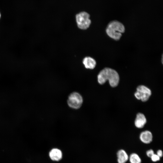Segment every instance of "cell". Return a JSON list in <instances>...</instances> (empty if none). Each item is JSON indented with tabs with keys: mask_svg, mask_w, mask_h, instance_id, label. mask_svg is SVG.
<instances>
[{
	"mask_svg": "<svg viewBox=\"0 0 163 163\" xmlns=\"http://www.w3.org/2000/svg\"><path fill=\"white\" fill-rule=\"evenodd\" d=\"M119 76L118 73L114 69L105 68L101 70L97 75V81L101 85L104 84L108 80L110 85L116 87L119 81Z\"/></svg>",
	"mask_w": 163,
	"mask_h": 163,
	"instance_id": "cell-1",
	"label": "cell"
},
{
	"mask_svg": "<svg viewBox=\"0 0 163 163\" xmlns=\"http://www.w3.org/2000/svg\"><path fill=\"white\" fill-rule=\"evenodd\" d=\"M123 25L117 21H111L109 23L106 28L107 35L115 40H118L122 36V34L125 31Z\"/></svg>",
	"mask_w": 163,
	"mask_h": 163,
	"instance_id": "cell-2",
	"label": "cell"
},
{
	"mask_svg": "<svg viewBox=\"0 0 163 163\" xmlns=\"http://www.w3.org/2000/svg\"><path fill=\"white\" fill-rule=\"evenodd\" d=\"M76 20L78 27L81 29H86L91 24L89 14L85 11L77 14L76 16Z\"/></svg>",
	"mask_w": 163,
	"mask_h": 163,
	"instance_id": "cell-3",
	"label": "cell"
},
{
	"mask_svg": "<svg viewBox=\"0 0 163 163\" xmlns=\"http://www.w3.org/2000/svg\"><path fill=\"white\" fill-rule=\"evenodd\" d=\"M67 102L69 107L77 109L81 106L83 102V99L79 93L76 92H73L69 95Z\"/></svg>",
	"mask_w": 163,
	"mask_h": 163,
	"instance_id": "cell-4",
	"label": "cell"
},
{
	"mask_svg": "<svg viewBox=\"0 0 163 163\" xmlns=\"http://www.w3.org/2000/svg\"><path fill=\"white\" fill-rule=\"evenodd\" d=\"M135 96L138 100H141L143 102L147 101L151 95V90L146 86L141 85L136 88Z\"/></svg>",
	"mask_w": 163,
	"mask_h": 163,
	"instance_id": "cell-5",
	"label": "cell"
},
{
	"mask_svg": "<svg viewBox=\"0 0 163 163\" xmlns=\"http://www.w3.org/2000/svg\"><path fill=\"white\" fill-rule=\"evenodd\" d=\"M49 155L52 161H58L62 158L63 154L60 149L57 148H53L50 151Z\"/></svg>",
	"mask_w": 163,
	"mask_h": 163,
	"instance_id": "cell-6",
	"label": "cell"
},
{
	"mask_svg": "<svg viewBox=\"0 0 163 163\" xmlns=\"http://www.w3.org/2000/svg\"><path fill=\"white\" fill-rule=\"evenodd\" d=\"M146 122V118L143 114L139 113L137 114L135 122V125L136 127L139 128H142Z\"/></svg>",
	"mask_w": 163,
	"mask_h": 163,
	"instance_id": "cell-7",
	"label": "cell"
},
{
	"mask_svg": "<svg viewBox=\"0 0 163 163\" xmlns=\"http://www.w3.org/2000/svg\"><path fill=\"white\" fill-rule=\"evenodd\" d=\"M82 62L85 68L90 69H94L96 64L95 59L90 57H86L84 58Z\"/></svg>",
	"mask_w": 163,
	"mask_h": 163,
	"instance_id": "cell-8",
	"label": "cell"
},
{
	"mask_svg": "<svg viewBox=\"0 0 163 163\" xmlns=\"http://www.w3.org/2000/svg\"><path fill=\"white\" fill-rule=\"evenodd\" d=\"M140 138L141 141L146 144L151 142L152 139V136L151 133L149 131L142 132L140 134Z\"/></svg>",
	"mask_w": 163,
	"mask_h": 163,
	"instance_id": "cell-9",
	"label": "cell"
},
{
	"mask_svg": "<svg viewBox=\"0 0 163 163\" xmlns=\"http://www.w3.org/2000/svg\"><path fill=\"white\" fill-rule=\"evenodd\" d=\"M117 154L118 163H125L127 161L128 155L124 150L121 149L119 150Z\"/></svg>",
	"mask_w": 163,
	"mask_h": 163,
	"instance_id": "cell-10",
	"label": "cell"
},
{
	"mask_svg": "<svg viewBox=\"0 0 163 163\" xmlns=\"http://www.w3.org/2000/svg\"><path fill=\"white\" fill-rule=\"evenodd\" d=\"M129 160L131 163H141V162L140 158L136 153L131 155L129 157Z\"/></svg>",
	"mask_w": 163,
	"mask_h": 163,
	"instance_id": "cell-11",
	"label": "cell"
},
{
	"mask_svg": "<svg viewBox=\"0 0 163 163\" xmlns=\"http://www.w3.org/2000/svg\"><path fill=\"white\" fill-rule=\"evenodd\" d=\"M152 160L154 162L159 161L160 159V158L157 155L154 154L151 157Z\"/></svg>",
	"mask_w": 163,
	"mask_h": 163,
	"instance_id": "cell-12",
	"label": "cell"
},
{
	"mask_svg": "<svg viewBox=\"0 0 163 163\" xmlns=\"http://www.w3.org/2000/svg\"><path fill=\"white\" fill-rule=\"evenodd\" d=\"M154 151L152 149H150L148 150L146 152V154L148 156L151 157V156L154 154Z\"/></svg>",
	"mask_w": 163,
	"mask_h": 163,
	"instance_id": "cell-13",
	"label": "cell"
},
{
	"mask_svg": "<svg viewBox=\"0 0 163 163\" xmlns=\"http://www.w3.org/2000/svg\"><path fill=\"white\" fill-rule=\"evenodd\" d=\"M157 155L160 158L163 155L162 152L161 150H159L157 152Z\"/></svg>",
	"mask_w": 163,
	"mask_h": 163,
	"instance_id": "cell-14",
	"label": "cell"
},
{
	"mask_svg": "<svg viewBox=\"0 0 163 163\" xmlns=\"http://www.w3.org/2000/svg\"><path fill=\"white\" fill-rule=\"evenodd\" d=\"M0 17H1V15H0Z\"/></svg>",
	"mask_w": 163,
	"mask_h": 163,
	"instance_id": "cell-15",
	"label": "cell"
}]
</instances>
